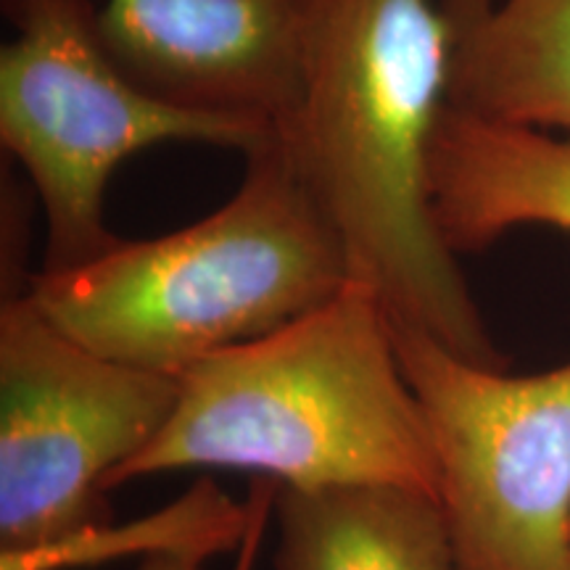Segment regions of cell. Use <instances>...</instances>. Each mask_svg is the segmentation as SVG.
Masks as SVG:
<instances>
[{
  "mask_svg": "<svg viewBox=\"0 0 570 570\" xmlns=\"http://www.w3.org/2000/svg\"><path fill=\"white\" fill-rule=\"evenodd\" d=\"M177 377L59 331L27 288L0 304V552L111 520L106 491L177 404Z\"/></svg>",
  "mask_w": 570,
  "mask_h": 570,
  "instance_id": "8992f818",
  "label": "cell"
},
{
  "mask_svg": "<svg viewBox=\"0 0 570 570\" xmlns=\"http://www.w3.org/2000/svg\"><path fill=\"white\" fill-rule=\"evenodd\" d=\"M252 499L235 502L212 479L194 483L180 499L122 525H90L51 544L0 552V570H75L146 554L206 562L238 552L252 525Z\"/></svg>",
  "mask_w": 570,
  "mask_h": 570,
  "instance_id": "8fae6325",
  "label": "cell"
},
{
  "mask_svg": "<svg viewBox=\"0 0 570 570\" xmlns=\"http://www.w3.org/2000/svg\"><path fill=\"white\" fill-rule=\"evenodd\" d=\"M312 0H106L98 35L140 88L281 132L294 117Z\"/></svg>",
  "mask_w": 570,
  "mask_h": 570,
  "instance_id": "52a82bcc",
  "label": "cell"
},
{
  "mask_svg": "<svg viewBox=\"0 0 570 570\" xmlns=\"http://www.w3.org/2000/svg\"><path fill=\"white\" fill-rule=\"evenodd\" d=\"M391 331L431 433L458 570H568L570 362L512 377L412 325Z\"/></svg>",
  "mask_w": 570,
  "mask_h": 570,
  "instance_id": "5b68a950",
  "label": "cell"
},
{
  "mask_svg": "<svg viewBox=\"0 0 570 570\" xmlns=\"http://www.w3.org/2000/svg\"><path fill=\"white\" fill-rule=\"evenodd\" d=\"M446 77L439 0H312L298 101L277 138L336 225L352 281L394 323L504 370L431 217L428 156L449 104Z\"/></svg>",
  "mask_w": 570,
  "mask_h": 570,
  "instance_id": "6da1fadb",
  "label": "cell"
},
{
  "mask_svg": "<svg viewBox=\"0 0 570 570\" xmlns=\"http://www.w3.org/2000/svg\"><path fill=\"white\" fill-rule=\"evenodd\" d=\"M109 489L188 468L259 470L281 487L410 483L439 494L423 410L399 365L386 306L365 285L296 323L206 356Z\"/></svg>",
  "mask_w": 570,
  "mask_h": 570,
  "instance_id": "3957f363",
  "label": "cell"
},
{
  "mask_svg": "<svg viewBox=\"0 0 570 570\" xmlns=\"http://www.w3.org/2000/svg\"><path fill=\"white\" fill-rule=\"evenodd\" d=\"M275 494H277V481H259L254 483L252 491H248V499H252V525H248V533L238 550V560H235L233 570H254L256 554H259L262 539H265L267 518L275 508Z\"/></svg>",
  "mask_w": 570,
  "mask_h": 570,
  "instance_id": "7c38bea8",
  "label": "cell"
},
{
  "mask_svg": "<svg viewBox=\"0 0 570 570\" xmlns=\"http://www.w3.org/2000/svg\"><path fill=\"white\" fill-rule=\"evenodd\" d=\"M138 570H204V562L183 558H148Z\"/></svg>",
  "mask_w": 570,
  "mask_h": 570,
  "instance_id": "4fadbf2b",
  "label": "cell"
},
{
  "mask_svg": "<svg viewBox=\"0 0 570 570\" xmlns=\"http://www.w3.org/2000/svg\"><path fill=\"white\" fill-rule=\"evenodd\" d=\"M433 225L449 252L481 254L525 225L570 233V135L446 104L428 156Z\"/></svg>",
  "mask_w": 570,
  "mask_h": 570,
  "instance_id": "ba28073f",
  "label": "cell"
},
{
  "mask_svg": "<svg viewBox=\"0 0 570 570\" xmlns=\"http://www.w3.org/2000/svg\"><path fill=\"white\" fill-rule=\"evenodd\" d=\"M449 106L491 122L570 132V0H439Z\"/></svg>",
  "mask_w": 570,
  "mask_h": 570,
  "instance_id": "9c48e42d",
  "label": "cell"
},
{
  "mask_svg": "<svg viewBox=\"0 0 570 570\" xmlns=\"http://www.w3.org/2000/svg\"><path fill=\"white\" fill-rule=\"evenodd\" d=\"M568 570H570V568H568Z\"/></svg>",
  "mask_w": 570,
  "mask_h": 570,
  "instance_id": "5bb4252c",
  "label": "cell"
},
{
  "mask_svg": "<svg viewBox=\"0 0 570 570\" xmlns=\"http://www.w3.org/2000/svg\"><path fill=\"white\" fill-rule=\"evenodd\" d=\"M244 159V180L204 219L40 269L27 294L77 344L173 377L333 302L352 265L294 154L273 138Z\"/></svg>",
  "mask_w": 570,
  "mask_h": 570,
  "instance_id": "7a4b0ae2",
  "label": "cell"
},
{
  "mask_svg": "<svg viewBox=\"0 0 570 570\" xmlns=\"http://www.w3.org/2000/svg\"><path fill=\"white\" fill-rule=\"evenodd\" d=\"M13 38L0 48V142L46 217L42 273L88 265L117 244L104 202L135 154L198 142L240 156L275 130L185 109L130 80L98 35L90 0H3Z\"/></svg>",
  "mask_w": 570,
  "mask_h": 570,
  "instance_id": "277c9868",
  "label": "cell"
},
{
  "mask_svg": "<svg viewBox=\"0 0 570 570\" xmlns=\"http://www.w3.org/2000/svg\"><path fill=\"white\" fill-rule=\"evenodd\" d=\"M277 570H458L439 494L410 483L281 487Z\"/></svg>",
  "mask_w": 570,
  "mask_h": 570,
  "instance_id": "30bf717a",
  "label": "cell"
}]
</instances>
